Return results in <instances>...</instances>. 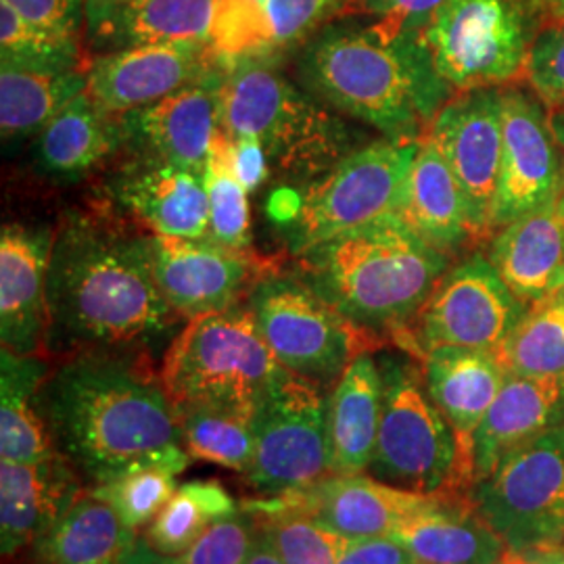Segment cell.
I'll return each mask as SVG.
<instances>
[{"mask_svg": "<svg viewBox=\"0 0 564 564\" xmlns=\"http://www.w3.org/2000/svg\"><path fill=\"white\" fill-rule=\"evenodd\" d=\"M88 86L86 69H41L0 63L2 142L36 137L61 109Z\"/></svg>", "mask_w": 564, "mask_h": 564, "instance_id": "obj_34", "label": "cell"}, {"mask_svg": "<svg viewBox=\"0 0 564 564\" xmlns=\"http://www.w3.org/2000/svg\"><path fill=\"white\" fill-rule=\"evenodd\" d=\"M423 370L431 400L456 433L463 484L470 494L475 485V433L505 384V366L489 349L437 347L424 356Z\"/></svg>", "mask_w": 564, "mask_h": 564, "instance_id": "obj_23", "label": "cell"}, {"mask_svg": "<svg viewBox=\"0 0 564 564\" xmlns=\"http://www.w3.org/2000/svg\"><path fill=\"white\" fill-rule=\"evenodd\" d=\"M25 20L59 36L82 41L86 0H4Z\"/></svg>", "mask_w": 564, "mask_h": 564, "instance_id": "obj_45", "label": "cell"}, {"mask_svg": "<svg viewBox=\"0 0 564 564\" xmlns=\"http://www.w3.org/2000/svg\"><path fill=\"white\" fill-rule=\"evenodd\" d=\"M203 182L209 207V239L230 249L251 251L249 193L235 174L230 142L220 128L205 163Z\"/></svg>", "mask_w": 564, "mask_h": 564, "instance_id": "obj_38", "label": "cell"}, {"mask_svg": "<svg viewBox=\"0 0 564 564\" xmlns=\"http://www.w3.org/2000/svg\"><path fill=\"white\" fill-rule=\"evenodd\" d=\"M414 564H498L502 538L468 498L437 496L393 533Z\"/></svg>", "mask_w": 564, "mask_h": 564, "instance_id": "obj_28", "label": "cell"}, {"mask_svg": "<svg viewBox=\"0 0 564 564\" xmlns=\"http://www.w3.org/2000/svg\"><path fill=\"white\" fill-rule=\"evenodd\" d=\"M383 416V375L372 351L347 366L328 395L333 475L366 473Z\"/></svg>", "mask_w": 564, "mask_h": 564, "instance_id": "obj_31", "label": "cell"}, {"mask_svg": "<svg viewBox=\"0 0 564 564\" xmlns=\"http://www.w3.org/2000/svg\"><path fill=\"white\" fill-rule=\"evenodd\" d=\"M245 303L281 366L326 389L337 384L362 351H372L377 345L297 272L282 274L272 268Z\"/></svg>", "mask_w": 564, "mask_h": 564, "instance_id": "obj_10", "label": "cell"}, {"mask_svg": "<svg viewBox=\"0 0 564 564\" xmlns=\"http://www.w3.org/2000/svg\"><path fill=\"white\" fill-rule=\"evenodd\" d=\"M48 372L44 356L0 351V460L46 463L59 456L41 408Z\"/></svg>", "mask_w": 564, "mask_h": 564, "instance_id": "obj_33", "label": "cell"}, {"mask_svg": "<svg viewBox=\"0 0 564 564\" xmlns=\"http://www.w3.org/2000/svg\"><path fill=\"white\" fill-rule=\"evenodd\" d=\"M228 142H230V160H232L237 178L241 181L249 195L258 193L263 182L272 176L270 162L265 158L262 144L249 137H228Z\"/></svg>", "mask_w": 564, "mask_h": 564, "instance_id": "obj_46", "label": "cell"}, {"mask_svg": "<svg viewBox=\"0 0 564 564\" xmlns=\"http://www.w3.org/2000/svg\"><path fill=\"white\" fill-rule=\"evenodd\" d=\"M421 141L368 142L323 178L272 191L265 214L289 251L297 258L318 242L398 214Z\"/></svg>", "mask_w": 564, "mask_h": 564, "instance_id": "obj_7", "label": "cell"}, {"mask_svg": "<svg viewBox=\"0 0 564 564\" xmlns=\"http://www.w3.org/2000/svg\"><path fill=\"white\" fill-rule=\"evenodd\" d=\"M256 535L258 523L241 508V512L214 524L199 542L181 554H160L144 544L139 535L121 564H245Z\"/></svg>", "mask_w": 564, "mask_h": 564, "instance_id": "obj_42", "label": "cell"}, {"mask_svg": "<svg viewBox=\"0 0 564 564\" xmlns=\"http://www.w3.org/2000/svg\"><path fill=\"white\" fill-rule=\"evenodd\" d=\"M57 230L4 224L0 232V341L20 356H44L46 282Z\"/></svg>", "mask_w": 564, "mask_h": 564, "instance_id": "obj_21", "label": "cell"}, {"mask_svg": "<svg viewBox=\"0 0 564 564\" xmlns=\"http://www.w3.org/2000/svg\"><path fill=\"white\" fill-rule=\"evenodd\" d=\"M123 151L120 116L84 90L34 137L32 163L42 178L74 184L107 167Z\"/></svg>", "mask_w": 564, "mask_h": 564, "instance_id": "obj_24", "label": "cell"}, {"mask_svg": "<svg viewBox=\"0 0 564 564\" xmlns=\"http://www.w3.org/2000/svg\"><path fill=\"white\" fill-rule=\"evenodd\" d=\"M398 216L423 241L447 256L475 239L463 186L429 137L421 141L410 167Z\"/></svg>", "mask_w": 564, "mask_h": 564, "instance_id": "obj_29", "label": "cell"}, {"mask_svg": "<svg viewBox=\"0 0 564 564\" xmlns=\"http://www.w3.org/2000/svg\"><path fill=\"white\" fill-rule=\"evenodd\" d=\"M0 63L41 69H76L86 65L84 42L44 30L25 20L9 2L0 0Z\"/></svg>", "mask_w": 564, "mask_h": 564, "instance_id": "obj_41", "label": "cell"}, {"mask_svg": "<svg viewBox=\"0 0 564 564\" xmlns=\"http://www.w3.org/2000/svg\"><path fill=\"white\" fill-rule=\"evenodd\" d=\"M435 498L437 496L400 489L358 473L328 475L300 491L262 500L274 508L307 514L343 538L358 540L393 535Z\"/></svg>", "mask_w": 564, "mask_h": 564, "instance_id": "obj_20", "label": "cell"}, {"mask_svg": "<svg viewBox=\"0 0 564 564\" xmlns=\"http://www.w3.org/2000/svg\"><path fill=\"white\" fill-rule=\"evenodd\" d=\"M235 498L216 479H197L178 485L172 500L155 521L142 531L141 540L155 552L172 556L188 550L224 519L237 514Z\"/></svg>", "mask_w": 564, "mask_h": 564, "instance_id": "obj_35", "label": "cell"}, {"mask_svg": "<svg viewBox=\"0 0 564 564\" xmlns=\"http://www.w3.org/2000/svg\"><path fill=\"white\" fill-rule=\"evenodd\" d=\"M289 375L247 303L186 321L160 362L174 408L223 405L253 416Z\"/></svg>", "mask_w": 564, "mask_h": 564, "instance_id": "obj_6", "label": "cell"}, {"mask_svg": "<svg viewBox=\"0 0 564 564\" xmlns=\"http://www.w3.org/2000/svg\"><path fill=\"white\" fill-rule=\"evenodd\" d=\"M527 303L521 302L484 253L449 265L421 312L410 324L400 349L419 358L437 347H468L496 351Z\"/></svg>", "mask_w": 564, "mask_h": 564, "instance_id": "obj_13", "label": "cell"}, {"mask_svg": "<svg viewBox=\"0 0 564 564\" xmlns=\"http://www.w3.org/2000/svg\"><path fill=\"white\" fill-rule=\"evenodd\" d=\"M111 209L153 235L207 239L209 207L203 174L174 163L128 155L101 188Z\"/></svg>", "mask_w": 564, "mask_h": 564, "instance_id": "obj_18", "label": "cell"}, {"mask_svg": "<svg viewBox=\"0 0 564 564\" xmlns=\"http://www.w3.org/2000/svg\"><path fill=\"white\" fill-rule=\"evenodd\" d=\"M449 258L391 214L305 249L297 274L377 345L400 347Z\"/></svg>", "mask_w": 564, "mask_h": 564, "instance_id": "obj_4", "label": "cell"}, {"mask_svg": "<svg viewBox=\"0 0 564 564\" xmlns=\"http://www.w3.org/2000/svg\"><path fill=\"white\" fill-rule=\"evenodd\" d=\"M496 354L508 375L564 379V289L529 303Z\"/></svg>", "mask_w": 564, "mask_h": 564, "instance_id": "obj_37", "label": "cell"}, {"mask_svg": "<svg viewBox=\"0 0 564 564\" xmlns=\"http://www.w3.org/2000/svg\"><path fill=\"white\" fill-rule=\"evenodd\" d=\"M470 502L505 542L521 552L564 547V442L558 426L510 452L475 484Z\"/></svg>", "mask_w": 564, "mask_h": 564, "instance_id": "obj_11", "label": "cell"}, {"mask_svg": "<svg viewBox=\"0 0 564 564\" xmlns=\"http://www.w3.org/2000/svg\"><path fill=\"white\" fill-rule=\"evenodd\" d=\"M218 65L209 44H151L86 61V93L111 113H128L199 80Z\"/></svg>", "mask_w": 564, "mask_h": 564, "instance_id": "obj_19", "label": "cell"}, {"mask_svg": "<svg viewBox=\"0 0 564 564\" xmlns=\"http://www.w3.org/2000/svg\"><path fill=\"white\" fill-rule=\"evenodd\" d=\"M498 564H547V561L540 552H521V550L506 547Z\"/></svg>", "mask_w": 564, "mask_h": 564, "instance_id": "obj_50", "label": "cell"}, {"mask_svg": "<svg viewBox=\"0 0 564 564\" xmlns=\"http://www.w3.org/2000/svg\"><path fill=\"white\" fill-rule=\"evenodd\" d=\"M224 65L160 101L118 113L126 153L144 160L174 163L197 174L205 172L220 128Z\"/></svg>", "mask_w": 564, "mask_h": 564, "instance_id": "obj_17", "label": "cell"}, {"mask_svg": "<svg viewBox=\"0 0 564 564\" xmlns=\"http://www.w3.org/2000/svg\"><path fill=\"white\" fill-rule=\"evenodd\" d=\"M191 460H167L137 466L107 484L93 485L90 491L113 506L121 521L137 533L155 521L176 494V477Z\"/></svg>", "mask_w": 564, "mask_h": 564, "instance_id": "obj_40", "label": "cell"}, {"mask_svg": "<svg viewBox=\"0 0 564 564\" xmlns=\"http://www.w3.org/2000/svg\"><path fill=\"white\" fill-rule=\"evenodd\" d=\"M558 433H561V435H563V442H564V423L561 424V426H558Z\"/></svg>", "mask_w": 564, "mask_h": 564, "instance_id": "obj_53", "label": "cell"}, {"mask_svg": "<svg viewBox=\"0 0 564 564\" xmlns=\"http://www.w3.org/2000/svg\"><path fill=\"white\" fill-rule=\"evenodd\" d=\"M295 80L381 139L421 141L454 90L437 74L421 34L391 32L379 21L341 15L295 55Z\"/></svg>", "mask_w": 564, "mask_h": 564, "instance_id": "obj_3", "label": "cell"}, {"mask_svg": "<svg viewBox=\"0 0 564 564\" xmlns=\"http://www.w3.org/2000/svg\"><path fill=\"white\" fill-rule=\"evenodd\" d=\"M349 4L351 0H262L209 46L220 63L279 61L297 53L328 21L345 15Z\"/></svg>", "mask_w": 564, "mask_h": 564, "instance_id": "obj_30", "label": "cell"}, {"mask_svg": "<svg viewBox=\"0 0 564 564\" xmlns=\"http://www.w3.org/2000/svg\"><path fill=\"white\" fill-rule=\"evenodd\" d=\"M337 564H414V558L395 535H383L349 540Z\"/></svg>", "mask_w": 564, "mask_h": 564, "instance_id": "obj_47", "label": "cell"}, {"mask_svg": "<svg viewBox=\"0 0 564 564\" xmlns=\"http://www.w3.org/2000/svg\"><path fill=\"white\" fill-rule=\"evenodd\" d=\"M139 533L90 489L32 545L34 564H121Z\"/></svg>", "mask_w": 564, "mask_h": 564, "instance_id": "obj_32", "label": "cell"}, {"mask_svg": "<svg viewBox=\"0 0 564 564\" xmlns=\"http://www.w3.org/2000/svg\"><path fill=\"white\" fill-rule=\"evenodd\" d=\"M182 445L191 460L216 464L245 475L256 456V416L223 405L176 408Z\"/></svg>", "mask_w": 564, "mask_h": 564, "instance_id": "obj_36", "label": "cell"}, {"mask_svg": "<svg viewBox=\"0 0 564 564\" xmlns=\"http://www.w3.org/2000/svg\"><path fill=\"white\" fill-rule=\"evenodd\" d=\"M46 360L109 356L160 368L184 318L163 300L142 253L101 216L65 214L46 282Z\"/></svg>", "mask_w": 564, "mask_h": 564, "instance_id": "obj_1", "label": "cell"}, {"mask_svg": "<svg viewBox=\"0 0 564 564\" xmlns=\"http://www.w3.org/2000/svg\"><path fill=\"white\" fill-rule=\"evenodd\" d=\"M563 423L564 379H535L506 372L498 398L475 433V484L489 477L510 452L531 444Z\"/></svg>", "mask_w": 564, "mask_h": 564, "instance_id": "obj_27", "label": "cell"}, {"mask_svg": "<svg viewBox=\"0 0 564 564\" xmlns=\"http://www.w3.org/2000/svg\"><path fill=\"white\" fill-rule=\"evenodd\" d=\"M550 126H552V132H554L556 142H558V147H561L564 155V111H552Z\"/></svg>", "mask_w": 564, "mask_h": 564, "instance_id": "obj_51", "label": "cell"}, {"mask_svg": "<svg viewBox=\"0 0 564 564\" xmlns=\"http://www.w3.org/2000/svg\"><path fill=\"white\" fill-rule=\"evenodd\" d=\"M142 253L163 300L184 321L247 302L251 289L274 265L253 251H239L207 239L147 232Z\"/></svg>", "mask_w": 564, "mask_h": 564, "instance_id": "obj_14", "label": "cell"}, {"mask_svg": "<svg viewBox=\"0 0 564 564\" xmlns=\"http://www.w3.org/2000/svg\"><path fill=\"white\" fill-rule=\"evenodd\" d=\"M383 416L368 475L424 496L468 498L458 440L429 395L423 362L410 354L379 358Z\"/></svg>", "mask_w": 564, "mask_h": 564, "instance_id": "obj_8", "label": "cell"}, {"mask_svg": "<svg viewBox=\"0 0 564 564\" xmlns=\"http://www.w3.org/2000/svg\"><path fill=\"white\" fill-rule=\"evenodd\" d=\"M220 130L262 144L272 176L303 186L323 178L362 147L345 116L324 105L300 82L289 80L276 61L223 63Z\"/></svg>", "mask_w": 564, "mask_h": 564, "instance_id": "obj_5", "label": "cell"}, {"mask_svg": "<svg viewBox=\"0 0 564 564\" xmlns=\"http://www.w3.org/2000/svg\"><path fill=\"white\" fill-rule=\"evenodd\" d=\"M544 102L521 88H502V167L494 235L552 202L564 186V155Z\"/></svg>", "mask_w": 564, "mask_h": 564, "instance_id": "obj_16", "label": "cell"}, {"mask_svg": "<svg viewBox=\"0 0 564 564\" xmlns=\"http://www.w3.org/2000/svg\"><path fill=\"white\" fill-rule=\"evenodd\" d=\"M544 556L547 564H564V547L563 550H554V552H540Z\"/></svg>", "mask_w": 564, "mask_h": 564, "instance_id": "obj_52", "label": "cell"}, {"mask_svg": "<svg viewBox=\"0 0 564 564\" xmlns=\"http://www.w3.org/2000/svg\"><path fill=\"white\" fill-rule=\"evenodd\" d=\"M426 137L463 186L475 239H491L505 142L502 88L456 93L442 107Z\"/></svg>", "mask_w": 564, "mask_h": 564, "instance_id": "obj_15", "label": "cell"}, {"mask_svg": "<svg viewBox=\"0 0 564 564\" xmlns=\"http://www.w3.org/2000/svg\"><path fill=\"white\" fill-rule=\"evenodd\" d=\"M216 0H86L84 48L102 55L151 44H209Z\"/></svg>", "mask_w": 564, "mask_h": 564, "instance_id": "obj_22", "label": "cell"}, {"mask_svg": "<svg viewBox=\"0 0 564 564\" xmlns=\"http://www.w3.org/2000/svg\"><path fill=\"white\" fill-rule=\"evenodd\" d=\"M245 564H284V561L276 552V547L268 540V535L258 529L256 542H253V547H251Z\"/></svg>", "mask_w": 564, "mask_h": 564, "instance_id": "obj_48", "label": "cell"}, {"mask_svg": "<svg viewBox=\"0 0 564 564\" xmlns=\"http://www.w3.org/2000/svg\"><path fill=\"white\" fill-rule=\"evenodd\" d=\"M540 25L547 21L564 20V0H524Z\"/></svg>", "mask_w": 564, "mask_h": 564, "instance_id": "obj_49", "label": "cell"}, {"mask_svg": "<svg viewBox=\"0 0 564 564\" xmlns=\"http://www.w3.org/2000/svg\"><path fill=\"white\" fill-rule=\"evenodd\" d=\"M487 258L527 305L563 291L564 186L552 202L496 230Z\"/></svg>", "mask_w": 564, "mask_h": 564, "instance_id": "obj_25", "label": "cell"}, {"mask_svg": "<svg viewBox=\"0 0 564 564\" xmlns=\"http://www.w3.org/2000/svg\"><path fill=\"white\" fill-rule=\"evenodd\" d=\"M445 0H351L345 15L379 21L391 32L423 34L424 25Z\"/></svg>", "mask_w": 564, "mask_h": 564, "instance_id": "obj_44", "label": "cell"}, {"mask_svg": "<svg viewBox=\"0 0 564 564\" xmlns=\"http://www.w3.org/2000/svg\"><path fill=\"white\" fill-rule=\"evenodd\" d=\"M242 510L253 517L284 564H337L349 542L307 514L274 508L262 498L245 502Z\"/></svg>", "mask_w": 564, "mask_h": 564, "instance_id": "obj_39", "label": "cell"}, {"mask_svg": "<svg viewBox=\"0 0 564 564\" xmlns=\"http://www.w3.org/2000/svg\"><path fill=\"white\" fill-rule=\"evenodd\" d=\"M538 30L524 0H445L421 36L445 84L466 93L524 78Z\"/></svg>", "mask_w": 564, "mask_h": 564, "instance_id": "obj_9", "label": "cell"}, {"mask_svg": "<svg viewBox=\"0 0 564 564\" xmlns=\"http://www.w3.org/2000/svg\"><path fill=\"white\" fill-rule=\"evenodd\" d=\"M524 80L552 111H564V20L540 25L531 42Z\"/></svg>", "mask_w": 564, "mask_h": 564, "instance_id": "obj_43", "label": "cell"}, {"mask_svg": "<svg viewBox=\"0 0 564 564\" xmlns=\"http://www.w3.org/2000/svg\"><path fill=\"white\" fill-rule=\"evenodd\" d=\"M80 479L78 470L61 454L46 463L0 460L2 556H15L36 544L84 494Z\"/></svg>", "mask_w": 564, "mask_h": 564, "instance_id": "obj_26", "label": "cell"}, {"mask_svg": "<svg viewBox=\"0 0 564 564\" xmlns=\"http://www.w3.org/2000/svg\"><path fill=\"white\" fill-rule=\"evenodd\" d=\"M53 444L84 481L107 484L142 464L191 460L160 368L78 356L57 362L41 389Z\"/></svg>", "mask_w": 564, "mask_h": 564, "instance_id": "obj_2", "label": "cell"}, {"mask_svg": "<svg viewBox=\"0 0 564 564\" xmlns=\"http://www.w3.org/2000/svg\"><path fill=\"white\" fill-rule=\"evenodd\" d=\"M330 389L289 375L256 412V456L245 473L262 498L300 491L333 475Z\"/></svg>", "mask_w": 564, "mask_h": 564, "instance_id": "obj_12", "label": "cell"}]
</instances>
